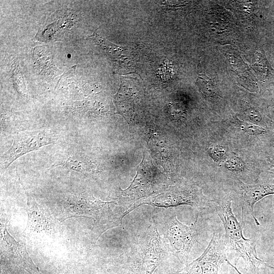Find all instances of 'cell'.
<instances>
[{
  "label": "cell",
  "mask_w": 274,
  "mask_h": 274,
  "mask_svg": "<svg viewBox=\"0 0 274 274\" xmlns=\"http://www.w3.org/2000/svg\"><path fill=\"white\" fill-rule=\"evenodd\" d=\"M216 209L224 228L223 242L226 250L234 252L237 257V261L238 258H242L255 273L262 267L274 269L273 267L257 257L254 241L251 238L247 239L244 237V227L233 213L230 200L224 201Z\"/></svg>",
  "instance_id": "cell-1"
},
{
  "label": "cell",
  "mask_w": 274,
  "mask_h": 274,
  "mask_svg": "<svg viewBox=\"0 0 274 274\" xmlns=\"http://www.w3.org/2000/svg\"><path fill=\"white\" fill-rule=\"evenodd\" d=\"M135 252L122 266V274H153L165 257L166 247L154 221L141 238Z\"/></svg>",
  "instance_id": "cell-2"
},
{
  "label": "cell",
  "mask_w": 274,
  "mask_h": 274,
  "mask_svg": "<svg viewBox=\"0 0 274 274\" xmlns=\"http://www.w3.org/2000/svg\"><path fill=\"white\" fill-rule=\"evenodd\" d=\"M167 179L152 162L148 153H144L136 174L129 186L120 189L117 200L128 209L138 200L157 193L167 188Z\"/></svg>",
  "instance_id": "cell-3"
},
{
  "label": "cell",
  "mask_w": 274,
  "mask_h": 274,
  "mask_svg": "<svg viewBox=\"0 0 274 274\" xmlns=\"http://www.w3.org/2000/svg\"><path fill=\"white\" fill-rule=\"evenodd\" d=\"M67 202L72 210H79L74 216L93 219L96 226L101 231L120 225L123 218L128 214V209L117 199L105 201L92 195L83 194L71 197Z\"/></svg>",
  "instance_id": "cell-4"
},
{
  "label": "cell",
  "mask_w": 274,
  "mask_h": 274,
  "mask_svg": "<svg viewBox=\"0 0 274 274\" xmlns=\"http://www.w3.org/2000/svg\"><path fill=\"white\" fill-rule=\"evenodd\" d=\"M143 204L163 208L188 205L203 208L209 206L200 190L188 184L169 186L157 193L142 198L132 206L129 212Z\"/></svg>",
  "instance_id": "cell-5"
},
{
  "label": "cell",
  "mask_w": 274,
  "mask_h": 274,
  "mask_svg": "<svg viewBox=\"0 0 274 274\" xmlns=\"http://www.w3.org/2000/svg\"><path fill=\"white\" fill-rule=\"evenodd\" d=\"M223 240L214 232L203 253L197 259L173 274H218L220 265L226 262L242 274L236 266L230 263L226 254Z\"/></svg>",
  "instance_id": "cell-6"
},
{
  "label": "cell",
  "mask_w": 274,
  "mask_h": 274,
  "mask_svg": "<svg viewBox=\"0 0 274 274\" xmlns=\"http://www.w3.org/2000/svg\"><path fill=\"white\" fill-rule=\"evenodd\" d=\"M198 215L189 226L181 223L176 216L169 218L166 224V238L169 248L181 262H186L198 238Z\"/></svg>",
  "instance_id": "cell-7"
},
{
  "label": "cell",
  "mask_w": 274,
  "mask_h": 274,
  "mask_svg": "<svg viewBox=\"0 0 274 274\" xmlns=\"http://www.w3.org/2000/svg\"><path fill=\"white\" fill-rule=\"evenodd\" d=\"M56 139L50 133L43 130L25 131L17 133L13 143L1 157V166L6 169L21 156L40 148L55 143Z\"/></svg>",
  "instance_id": "cell-8"
},
{
  "label": "cell",
  "mask_w": 274,
  "mask_h": 274,
  "mask_svg": "<svg viewBox=\"0 0 274 274\" xmlns=\"http://www.w3.org/2000/svg\"><path fill=\"white\" fill-rule=\"evenodd\" d=\"M239 191L242 210V225L252 219L256 225H259L254 212L255 204L264 197L274 194V184L248 185L241 183Z\"/></svg>",
  "instance_id": "cell-9"
},
{
  "label": "cell",
  "mask_w": 274,
  "mask_h": 274,
  "mask_svg": "<svg viewBox=\"0 0 274 274\" xmlns=\"http://www.w3.org/2000/svg\"><path fill=\"white\" fill-rule=\"evenodd\" d=\"M139 90L130 85L126 80L121 84L118 92L114 95V101L118 112L122 115L129 124L136 117V107L139 102Z\"/></svg>",
  "instance_id": "cell-10"
},
{
  "label": "cell",
  "mask_w": 274,
  "mask_h": 274,
  "mask_svg": "<svg viewBox=\"0 0 274 274\" xmlns=\"http://www.w3.org/2000/svg\"><path fill=\"white\" fill-rule=\"evenodd\" d=\"M3 239L10 258L30 274H42L35 264L27 253L25 246L17 242L8 232L5 227L3 230Z\"/></svg>",
  "instance_id": "cell-11"
},
{
  "label": "cell",
  "mask_w": 274,
  "mask_h": 274,
  "mask_svg": "<svg viewBox=\"0 0 274 274\" xmlns=\"http://www.w3.org/2000/svg\"><path fill=\"white\" fill-rule=\"evenodd\" d=\"M26 197L28 214L27 229L38 232L50 230L51 220L47 212L31 196L26 195Z\"/></svg>",
  "instance_id": "cell-12"
},
{
  "label": "cell",
  "mask_w": 274,
  "mask_h": 274,
  "mask_svg": "<svg viewBox=\"0 0 274 274\" xmlns=\"http://www.w3.org/2000/svg\"><path fill=\"white\" fill-rule=\"evenodd\" d=\"M62 166L72 170L88 176L99 172L97 166L89 158L81 153L72 154L53 165Z\"/></svg>",
  "instance_id": "cell-13"
},
{
  "label": "cell",
  "mask_w": 274,
  "mask_h": 274,
  "mask_svg": "<svg viewBox=\"0 0 274 274\" xmlns=\"http://www.w3.org/2000/svg\"><path fill=\"white\" fill-rule=\"evenodd\" d=\"M238 123L241 129L250 135H260L267 132L265 128L251 123L239 121Z\"/></svg>",
  "instance_id": "cell-14"
},
{
  "label": "cell",
  "mask_w": 274,
  "mask_h": 274,
  "mask_svg": "<svg viewBox=\"0 0 274 274\" xmlns=\"http://www.w3.org/2000/svg\"><path fill=\"white\" fill-rule=\"evenodd\" d=\"M225 165L226 168L231 172L241 171L245 167L244 163L235 155L230 156L226 161Z\"/></svg>",
  "instance_id": "cell-15"
},
{
  "label": "cell",
  "mask_w": 274,
  "mask_h": 274,
  "mask_svg": "<svg viewBox=\"0 0 274 274\" xmlns=\"http://www.w3.org/2000/svg\"><path fill=\"white\" fill-rule=\"evenodd\" d=\"M209 152L210 155L215 160H218L222 158L225 153L224 148L218 145L211 147L209 149Z\"/></svg>",
  "instance_id": "cell-16"
},
{
  "label": "cell",
  "mask_w": 274,
  "mask_h": 274,
  "mask_svg": "<svg viewBox=\"0 0 274 274\" xmlns=\"http://www.w3.org/2000/svg\"><path fill=\"white\" fill-rule=\"evenodd\" d=\"M247 117L252 121L256 123L262 121V117L259 112L256 110H251L246 113Z\"/></svg>",
  "instance_id": "cell-17"
},
{
  "label": "cell",
  "mask_w": 274,
  "mask_h": 274,
  "mask_svg": "<svg viewBox=\"0 0 274 274\" xmlns=\"http://www.w3.org/2000/svg\"><path fill=\"white\" fill-rule=\"evenodd\" d=\"M271 167H272V172L274 174V158L273 159V163L272 164Z\"/></svg>",
  "instance_id": "cell-18"
}]
</instances>
